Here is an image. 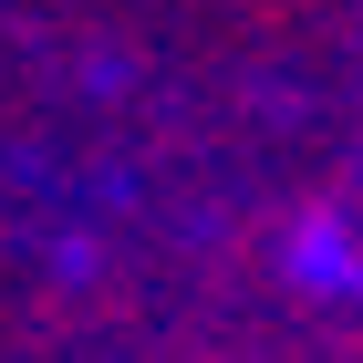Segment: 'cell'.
Wrapping results in <instances>:
<instances>
[{
	"label": "cell",
	"mask_w": 363,
	"mask_h": 363,
	"mask_svg": "<svg viewBox=\"0 0 363 363\" xmlns=\"http://www.w3.org/2000/svg\"><path fill=\"white\" fill-rule=\"evenodd\" d=\"M280 270H291V291H311V301H363V239L342 208H311L291 239H280Z\"/></svg>",
	"instance_id": "obj_1"
}]
</instances>
